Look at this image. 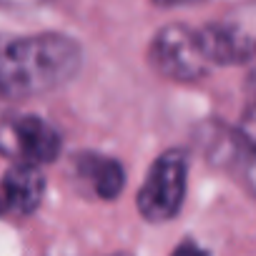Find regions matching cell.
Segmentation results:
<instances>
[{"label": "cell", "mask_w": 256, "mask_h": 256, "mask_svg": "<svg viewBox=\"0 0 256 256\" xmlns=\"http://www.w3.org/2000/svg\"><path fill=\"white\" fill-rule=\"evenodd\" d=\"M80 68L83 48L66 33H0V100H26L60 90Z\"/></svg>", "instance_id": "cell-1"}, {"label": "cell", "mask_w": 256, "mask_h": 256, "mask_svg": "<svg viewBox=\"0 0 256 256\" xmlns=\"http://www.w3.org/2000/svg\"><path fill=\"white\" fill-rule=\"evenodd\" d=\"M148 63L161 78L174 83H198L214 70L198 28L184 23H168L156 30L148 46Z\"/></svg>", "instance_id": "cell-2"}, {"label": "cell", "mask_w": 256, "mask_h": 256, "mask_svg": "<svg viewBox=\"0 0 256 256\" xmlns=\"http://www.w3.org/2000/svg\"><path fill=\"white\" fill-rule=\"evenodd\" d=\"M188 191V156L181 148L164 151L148 168L136 196L138 214L148 224H168L184 208Z\"/></svg>", "instance_id": "cell-3"}, {"label": "cell", "mask_w": 256, "mask_h": 256, "mask_svg": "<svg viewBox=\"0 0 256 256\" xmlns=\"http://www.w3.org/2000/svg\"><path fill=\"white\" fill-rule=\"evenodd\" d=\"M63 138L58 128L36 113H16L0 118V156L13 164L48 166L60 156Z\"/></svg>", "instance_id": "cell-4"}, {"label": "cell", "mask_w": 256, "mask_h": 256, "mask_svg": "<svg viewBox=\"0 0 256 256\" xmlns=\"http://www.w3.org/2000/svg\"><path fill=\"white\" fill-rule=\"evenodd\" d=\"M73 178L88 188V194L98 201H116L126 188V168L118 158L103 154H76L73 158Z\"/></svg>", "instance_id": "cell-5"}, {"label": "cell", "mask_w": 256, "mask_h": 256, "mask_svg": "<svg viewBox=\"0 0 256 256\" xmlns=\"http://www.w3.org/2000/svg\"><path fill=\"white\" fill-rule=\"evenodd\" d=\"M0 194H3L6 214L33 216L46 198V176L38 166L10 164L0 181Z\"/></svg>", "instance_id": "cell-6"}, {"label": "cell", "mask_w": 256, "mask_h": 256, "mask_svg": "<svg viewBox=\"0 0 256 256\" xmlns=\"http://www.w3.org/2000/svg\"><path fill=\"white\" fill-rule=\"evenodd\" d=\"M236 134L244 141V146L254 154L256 151V93L244 108V116H241V120L236 126Z\"/></svg>", "instance_id": "cell-7"}, {"label": "cell", "mask_w": 256, "mask_h": 256, "mask_svg": "<svg viewBox=\"0 0 256 256\" xmlns=\"http://www.w3.org/2000/svg\"><path fill=\"white\" fill-rule=\"evenodd\" d=\"M171 256H211V254H208L204 246H198L196 241H191V238H188V241L178 244V246L174 248V254H171Z\"/></svg>", "instance_id": "cell-8"}, {"label": "cell", "mask_w": 256, "mask_h": 256, "mask_svg": "<svg viewBox=\"0 0 256 256\" xmlns=\"http://www.w3.org/2000/svg\"><path fill=\"white\" fill-rule=\"evenodd\" d=\"M53 0H0V8H13V10H28V8H40Z\"/></svg>", "instance_id": "cell-9"}, {"label": "cell", "mask_w": 256, "mask_h": 256, "mask_svg": "<svg viewBox=\"0 0 256 256\" xmlns=\"http://www.w3.org/2000/svg\"><path fill=\"white\" fill-rule=\"evenodd\" d=\"M246 186H248L251 194L256 196V151L246 158Z\"/></svg>", "instance_id": "cell-10"}, {"label": "cell", "mask_w": 256, "mask_h": 256, "mask_svg": "<svg viewBox=\"0 0 256 256\" xmlns=\"http://www.w3.org/2000/svg\"><path fill=\"white\" fill-rule=\"evenodd\" d=\"M158 8H181V6H198L204 0H151Z\"/></svg>", "instance_id": "cell-11"}, {"label": "cell", "mask_w": 256, "mask_h": 256, "mask_svg": "<svg viewBox=\"0 0 256 256\" xmlns=\"http://www.w3.org/2000/svg\"><path fill=\"white\" fill-rule=\"evenodd\" d=\"M0 214H6V206H3V194H0Z\"/></svg>", "instance_id": "cell-12"}]
</instances>
